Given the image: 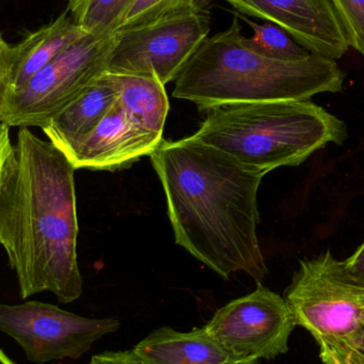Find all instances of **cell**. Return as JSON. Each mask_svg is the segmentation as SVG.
<instances>
[{
	"label": "cell",
	"instance_id": "22",
	"mask_svg": "<svg viewBox=\"0 0 364 364\" xmlns=\"http://www.w3.org/2000/svg\"><path fill=\"white\" fill-rule=\"evenodd\" d=\"M342 263L350 279L364 287V242L350 258L342 261Z\"/></svg>",
	"mask_w": 364,
	"mask_h": 364
},
{
	"label": "cell",
	"instance_id": "9",
	"mask_svg": "<svg viewBox=\"0 0 364 364\" xmlns=\"http://www.w3.org/2000/svg\"><path fill=\"white\" fill-rule=\"evenodd\" d=\"M296 323L284 297L261 286L218 309L205 329L244 358L273 360L289 350Z\"/></svg>",
	"mask_w": 364,
	"mask_h": 364
},
{
	"label": "cell",
	"instance_id": "6",
	"mask_svg": "<svg viewBox=\"0 0 364 364\" xmlns=\"http://www.w3.org/2000/svg\"><path fill=\"white\" fill-rule=\"evenodd\" d=\"M114 36L77 41L13 92L0 114L9 127L42 128L108 70Z\"/></svg>",
	"mask_w": 364,
	"mask_h": 364
},
{
	"label": "cell",
	"instance_id": "18",
	"mask_svg": "<svg viewBox=\"0 0 364 364\" xmlns=\"http://www.w3.org/2000/svg\"><path fill=\"white\" fill-rule=\"evenodd\" d=\"M198 1L199 0H136L119 29L153 23L173 13L190 8Z\"/></svg>",
	"mask_w": 364,
	"mask_h": 364
},
{
	"label": "cell",
	"instance_id": "4",
	"mask_svg": "<svg viewBox=\"0 0 364 364\" xmlns=\"http://www.w3.org/2000/svg\"><path fill=\"white\" fill-rule=\"evenodd\" d=\"M194 136L265 175L299 166L329 143L343 144L348 127L310 100H277L212 109Z\"/></svg>",
	"mask_w": 364,
	"mask_h": 364
},
{
	"label": "cell",
	"instance_id": "11",
	"mask_svg": "<svg viewBox=\"0 0 364 364\" xmlns=\"http://www.w3.org/2000/svg\"><path fill=\"white\" fill-rule=\"evenodd\" d=\"M164 138L141 125L117 100L68 159L76 170L115 171L151 156Z\"/></svg>",
	"mask_w": 364,
	"mask_h": 364
},
{
	"label": "cell",
	"instance_id": "2",
	"mask_svg": "<svg viewBox=\"0 0 364 364\" xmlns=\"http://www.w3.org/2000/svg\"><path fill=\"white\" fill-rule=\"evenodd\" d=\"M149 157L176 243L225 279L245 272L261 282L269 273L257 237L264 175L194 136L162 140Z\"/></svg>",
	"mask_w": 364,
	"mask_h": 364
},
{
	"label": "cell",
	"instance_id": "13",
	"mask_svg": "<svg viewBox=\"0 0 364 364\" xmlns=\"http://www.w3.org/2000/svg\"><path fill=\"white\" fill-rule=\"evenodd\" d=\"M119 98V92L107 72L104 73L51 117L43 126V132L49 142L70 158L110 112Z\"/></svg>",
	"mask_w": 364,
	"mask_h": 364
},
{
	"label": "cell",
	"instance_id": "3",
	"mask_svg": "<svg viewBox=\"0 0 364 364\" xmlns=\"http://www.w3.org/2000/svg\"><path fill=\"white\" fill-rule=\"evenodd\" d=\"M346 74L336 60L310 53L296 61L271 59L252 50L235 17L230 27L205 38L175 80L173 97L199 110L243 102L310 100L337 93Z\"/></svg>",
	"mask_w": 364,
	"mask_h": 364
},
{
	"label": "cell",
	"instance_id": "1",
	"mask_svg": "<svg viewBox=\"0 0 364 364\" xmlns=\"http://www.w3.org/2000/svg\"><path fill=\"white\" fill-rule=\"evenodd\" d=\"M75 172L53 143L19 128L0 183V245L21 299L50 292L70 304L82 294Z\"/></svg>",
	"mask_w": 364,
	"mask_h": 364
},
{
	"label": "cell",
	"instance_id": "23",
	"mask_svg": "<svg viewBox=\"0 0 364 364\" xmlns=\"http://www.w3.org/2000/svg\"><path fill=\"white\" fill-rule=\"evenodd\" d=\"M348 359L350 364L364 360V321L348 342Z\"/></svg>",
	"mask_w": 364,
	"mask_h": 364
},
{
	"label": "cell",
	"instance_id": "15",
	"mask_svg": "<svg viewBox=\"0 0 364 364\" xmlns=\"http://www.w3.org/2000/svg\"><path fill=\"white\" fill-rule=\"evenodd\" d=\"M119 94L124 108L147 129L164 136L168 117V98L166 85L156 77L112 74L107 72Z\"/></svg>",
	"mask_w": 364,
	"mask_h": 364
},
{
	"label": "cell",
	"instance_id": "25",
	"mask_svg": "<svg viewBox=\"0 0 364 364\" xmlns=\"http://www.w3.org/2000/svg\"><path fill=\"white\" fill-rule=\"evenodd\" d=\"M0 364H15L13 363L12 360H11L10 358H9L8 356H6V354H4V352H2L1 350H0Z\"/></svg>",
	"mask_w": 364,
	"mask_h": 364
},
{
	"label": "cell",
	"instance_id": "19",
	"mask_svg": "<svg viewBox=\"0 0 364 364\" xmlns=\"http://www.w3.org/2000/svg\"><path fill=\"white\" fill-rule=\"evenodd\" d=\"M346 28L350 47L364 57V0H331Z\"/></svg>",
	"mask_w": 364,
	"mask_h": 364
},
{
	"label": "cell",
	"instance_id": "17",
	"mask_svg": "<svg viewBox=\"0 0 364 364\" xmlns=\"http://www.w3.org/2000/svg\"><path fill=\"white\" fill-rule=\"evenodd\" d=\"M242 19L254 30L252 38H245L246 45L260 55L282 61H296L305 59L312 53L299 44L279 26L272 23L259 25L245 16H242Z\"/></svg>",
	"mask_w": 364,
	"mask_h": 364
},
{
	"label": "cell",
	"instance_id": "26",
	"mask_svg": "<svg viewBox=\"0 0 364 364\" xmlns=\"http://www.w3.org/2000/svg\"><path fill=\"white\" fill-rule=\"evenodd\" d=\"M353 364H364V360H361V361H356V363H354Z\"/></svg>",
	"mask_w": 364,
	"mask_h": 364
},
{
	"label": "cell",
	"instance_id": "12",
	"mask_svg": "<svg viewBox=\"0 0 364 364\" xmlns=\"http://www.w3.org/2000/svg\"><path fill=\"white\" fill-rule=\"evenodd\" d=\"M132 350L145 364H260L258 359L244 358L230 352L205 327L186 333L161 327Z\"/></svg>",
	"mask_w": 364,
	"mask_h": 364
},
{
	"label": "cell",
	"instance_id": "7",
	"mask_svg": "<svg viewBox=\"0 0 364 364\" xmlns=\"http://www.w3.org/2000/svg\"><path fill=\"white\" fill-rule=\"evenodd\" d=\"M209 32V10L200 0L153 23L117 30L107 72L156 77L166 85L176 80Z\"/></svg>",
	"mask_w": 364,
	"mask_h": 364
},
{
	"label": "cell",
	"instance_id": "21",
	"mask_svg": "<svg viewBox=\"0 0 364 364\" xmlns=\"http://www.w3.org/2000/svg\"><path fill=\"white\" fill-rule=\"evenodd\" d=\"M89 364H145L134 350L104 352L94 355Z\"/></svg>",
	"mask_w": 364,
	"mask_h": 364
},
{
	"label": "cell",
	"instance_id": "16",
	"mask_svg": "<svg viewBox=\"0 0 364 364\" xmlns=\"http://www.w3.org/2000/svg\"><path fill=\"white\" fill-rule=\"evenodd\" d=\"M136 0H70L68 11L75 23L96 38L114 36Z\"/></svg>",
	"mask_w": 364,
	"mask_h": 364
},
{
	"label": "cell",
	"instance_id": "8",
	"mask_svg": "<svg viewBox=\"0 0 364 364\" xmlns=\"http://www.w3.org/2000/svg\"><path fill=\"white\" fill-rule=\"evenodd\" d=\"M117 318H87L42 301L0 304V331L38 364L80 358L94 342L119 329Z\"/></svg>",
	"mask_w": 364,
	"mask_h": 364
},
{
	"label": "cell",
	"instance_id": "5",
	"mask_svg": "<svg viewBox=\"0 0 364 364\" xmlns=\"http://www.w3.org/2000/svg\"><path fill=\"white\" fill-rule=\"evenodd\" d=\"M284 299L296 326L311 333L324 364H350L348 346L364 321V287L331 250L299 262Z\"/></svg>",
	"mask_w": 364,
	"mask_h": 364
},
{
	"label": "cell",
	"instance_id": "14",
	"mask_svg": "<svg viewBox=\"0 0 364 364\" xmlns=\"http://www.w3.org/2000/svg\"><path fill=\"white\" fill-rule=\"evenodd\" d=\"M85 34L72 17L63 13L13 46L12 93Z\"/></svg>",
	"mask_w": 364,
	"mask_h": 364
},
{
	"label": "cell",
	"instance_id": "10",
	"mask_svg": "<svg viewBox=\"0 0 364 364\" xmlns=\"http://www.w3.org/2000/svg\"><path fill=\"white\" fill-rule=\"evenodd\" d=\"M241 14L279 26L310 53L341 59L350 47L331 0H225Z\"/></svg>",
	"mask_w": 364,
	"mask_h": 364
},
{
	"label": "cell",
	"instance_id": "20",
	"mask_svg": "<svg viewBox=\"0 0 364 364\" xmlns=\"http://www.w3.org/2000/svg\"><path fill=\"white\" fill-rule=\"evenodd\" d=\"M13 46L0 33V114L12 93Z\"/></svg>",
	"mask_w": 364,
	"mask_h": 364
},
{
	"label": "cell",
	"instance_id": "24",
	"mask_svg": "<svg viewBox=\"0 0 364 364\" xmlns=\"http://www.w3.org/2000/svg\"><path fill=\"white\" fill-rule=\"evenodd\" d=\"M12 142H11L10 127L0 123V183H1L2 173L8 161L9 156L12 151Z\"/></svg>",
	"mask_w": 364,
	"mask_h": 364
}]
</instances>
